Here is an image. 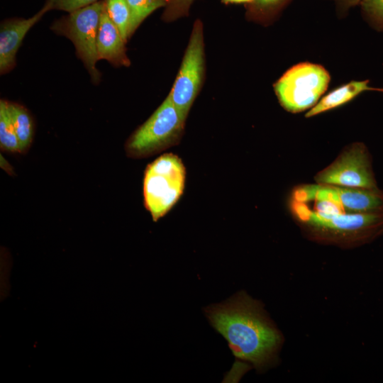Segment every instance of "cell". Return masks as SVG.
I'll return each mask as SVG.
<instances>
[{"label": "cell", "mask_w": 383, "mask_h": 383, "mask_svg": "<svg viewBox=\"0 0 383 383\" xmlns=\"http://www.w3.org/2000/svg\"><path fill=\"white\" fill-rule=\"evenodd\" d=\"M187 116L168 95L129 138L125 145L127 155L132 158L147 157L177 144L184 130Z\"/></svg>", "instance_id": "cell-4"}, {"label": "cell", "mask_w": 383, "mask_h": 383, "mask_svg": "<svg viewBox=\"0 0 383 383\" xmlns=\"http://www.w3.org/2000/svg\"><path fill=\"white\" fill-rule=\"evenodd\" d=\"M336 2L338 7L343 10H347L350 7L355 6L360 4L362 0H333Z\"/></svg>", "instance_id": "cell-21"}, {"label": "cell", "mask_w": 383, "mask_h": 383, "mask_svg": "<svg viewBox=\"0 0 383 383\" xmlns=\"http://www.w3.org/2000/svg\"><path fill=\"white\" fill-rule=\"evenodd\" d=\"M204 311L236 358L251 363L259 371L274 363L282 336L260 302L240 292Z\"/></svg>", "instance_id": "cell-1"}, {"label": "cell", "mask_w": 383, "mask_h": 383, "mask_svg": "<svg viewBox=\"0 0 383 383\" xmlns=\"http://www.w3.org/2000/svg\"><path fill=\"white\" fill-rule=\"evenodd\" d=\"M130 10L128 37L155 9L165 5L163 0H126Z\"/></svg>", "instance_id": "cell-15"}, {"label": "cell", "mask_w": 383, "mask_h": 383, "mask_svg": "<svg viewBox=\"0 0 383 383\" xmlns=\"http://www.w3.org/2000/svg\"><path fill=\"white\" fill-rule=\"evenodd\" d=\"M192 0H172L171 5H170V9L172 11H179L182 10H185Z\"/></svg>", "instance_id": "cell-20"}, {"label": "cell", "mask_w": 383, "mask_h": 383, "mask_svg": "<svg viewBox=\"0 0 383 383\" xmlns=\"http://www.w3.org/2000/svg\"><path fill=\"white\" fill-rule=\"evenodd\" d=\"M105 8V2L96 1L70 12L69 16L53 25L55 30L73 42L77 54L95 82L100 78L96 68V62L99 60L96 39L101 16Z\"/></svg>", "instance_id": "cell-6"}, {"label": "cell", "mask_w": 383, "mask_h": 383, "mask_svg": "<svg viewBox=\"0 0 383 383\" xmlns=\"http://www.w3.org/2000/svg\"><path fill=\"white\" fill-rule=\"evenodd\" d=\"M315 190L331 200L345 213H383V191L377 188H356L313 184Z\"/></svg>", "instance_id": "cell-9"}, {"label": "cell", "mask_w": 383, "mask_h": 383, "mask_svg": "<svg viewBox=\"0 0 383 383\" xmlns=\"http://www.w3.org/2000/svg\"><path fill=\"white\" fill-rule=\"evenodd\" d=\"M186 171L182 160L166 153L149 164L143 179L144 204L153 221L163 217L181 197Z\"/></svg>", "instance_id": "cell-3"}, {"label": "cell", "mask_w": 383, "mask_h": 383, "mask_svg": "<svg viewBox=\"0 0 383 383\" xmlns=\"http://www.w3.org/2000/svg\"><path fill=\"white\" fill-rule=\"evenodd\" d=\"M329 80L324 67L303 62L287 70L277 82L274 89L282 107L295 113L315 106L326 90Z\"/></svg>", "instance_id": "cell-5"}, {"label": "cell", "mask_w": 383, "mask_h": 383, "mask_svg": "<svg viewBox=\"0 0 383 383\" xmlns=\"http://www.w3.org/2000/svg\"><path fill=\"white\" fill-rule=\"evenodd\" d=\"M124 43L105 8L101 16L96 39L99 60L104 59L116 65H127Z\"/></svg>", "instance_id": "cell-11"}, {"label": "cell", "mask_w": 383, "mask_h": 383, "mask_svg": "<svg viewBox=\"0 0 383 383\" xmlns=\"http://www.w3.org/2000/svg\"><path fill=\"white\" fill-rule=\"evenodd\" d=\"M316 183L338 187L377 188L371 154L362 142L345 147L339 155L314 177Z\"/></svg>", "instance_id": "cell-7"}, {"label": "cell", "mask_w": 383, "mask_h": 383, "mask_svg": "<svg viewBox=\"0 0 383 383\" xmlns=\"http://www.w3.org/2000/svg\"><path fill=\"white\" fill-rule=\"evenodd\" d=\"M372 90H377V91H383V89H374V88H372Z\"/></svg>", "instance_id": "cell-23"}, {"label": "cell", "mask_w": 383, "mask_h": 383, "mask_svg": "<svg viewBox=\"0 0 383 383\" xmlns=\"http://www.w3.org/2000/svg\"><path fill=\"white\" fill-rule=\"evenodd\" d=\"M362 11L377 28L383 29V0H362Z\"/></svg>", "instance_id": "cell-17"}, {"label": "cell", "mask_w": 383, "mask_h": 383, "mask_svg": "<svg viewBox=\"0 0 383 383\" xmlns=\"http://www.w3.org/2000/svg\"><path fill=\"white\" fill-rule=\"evenodd\" d=\"M50 10L45 4L33 16L27 19H15L4 22L0 29V70H9L15 64V57L23 38L31 27Z\"/></svg>", "instance_id": "cell-10"}, {"label": "cell", "mask_w": 383, "mask_h": 383, "mask_svg": "<svg viewBox=\"0 0 383 383\" xmlns=\"http://www.w3.org/2000/svg\"><path fill=\"white\" fill-rule=\"evenodd\" d=\"M289 209L306 235L318 242L355 247L383 235V213H321L292 199Z\"/></svg>", "instance_id": "cell-2"}, {"label": "cell", "mask_w": 383, "mask_h": 383, "mask_svg": "<svg viewBox=\"0 0 383 383\" xmlns=\"http://www.w3.org/2000/svg\"><path fill=\"white\" fill-rule=\"evenodd\" d=\"M106 9L109 18L126 42L128 38L130 10L126 0H106Z\"/></svg>", "instance_id": "cell-16"}, {"label": "cell", "mask_w": 383, "mask_h": 383, "mask_svg": "<svg viewBox=\"0 0 383 383\" xmlns=\"http://www.w3.org/2000/svg\"><path fill=\"white\" fill-rule=\"evenodd\" d=\"M96 0H48L46 4L50 9H59L72 12L96 2Z\"/></svg>", "instance_id": "cell-18"}, {"label": "cell", "mask_w": 383, "mask_h": 383, "mask_svg": "<svg viewBox=\"0 0 383 383\" xmlns=\"http://www.w3.org/2000/svg\"><path fill=\"white\" fill-rule=\"evenodd\" d=\"M286 0H253L254 6L259 10H268L282 4Z\"/></svg>", "instance_id": "cell-19"}, {"label": "cell", "mask_w": 383, "mask_h": 383, "mask_svg": "<svg viewBox=\"0 0 383 383\" xmlns=\"http://www.w3.org/2000/svg\"><path fill=\"white\" fill-rule=\"evenodd\" d=\"M226 2H231V3H246V2H251L253 1V0H223Z\"/></svg>", "instance_id": "cell-22"}, {"label": "cell", "mask_w": 383, "mask_h": 383, "mask_svg": "<svg viewBox=\"0 0 383 383\" xmlns=\"http://www.w3.org/2000/svg\"><path fill=\"white\" fill-rule=\"evenodd\" d=\"M9 103L2 99L0 101V146L5 151L21 152Z\"/></svg>", "instance_id": "cell-14"}, {"label": "cell", "mask_w": 383, "mask_h": 383, "mask_svg": "<svg viewBox=\"0 0 383 383\" xmlns=\"http://www.w3.org/2000/svg\"><path fill=\"white\" fill-rule=\"evenodd\" d=\"M201 26H194L178 74L169 94L174 104L187 115L200 88L204 73Z\"/></svg>", "instance_id": "cell-8"}, {"label": "cell", "mask_w": 383, "mask_h": 383, "mask_svg": "<svg viewBox=\"0 0 383 383\" xmlns=\"http://www.w3.org/2000/svg\"><path fill=\"white\" fill-rule=\"evenodd\" d=\"M368 84V80L352 81L333 89L310 109L305 116L310 118L331 110L350 101L365 91L372 90Z\"/></svg>", "instance_id": "cell-12"}, {"label": "cell", "mask_w": 383, "mask_h": 383, "mask_svg": "<svg viewBox=\"0 0 383 383\" xmlns=\"http://www.w3.org/2000/svg\"><path fill=\"white\" fill-rule=\"evenodd\" d=\"M9 104L21 152H23L28 150L33 140V122L30 113L23 106L10 102Z\"/></svg>", "instance_id": "cell-13"}]
</instances>
